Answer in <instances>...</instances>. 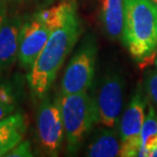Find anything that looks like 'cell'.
<instances>
[{
  "label": "cell",
  "mask_w": 157,
  "mask_h": 157,
  "mask_svg": "<svg viewBox=\"0 0 157 157\" xmlns=\"http://www.w3.org/2000/svg\"><path fill=\"white\" fill-rule=\"evenodd\" d=\"M83 32L78 9L50 34L47 43L28 74V84L33 96L42 100L54 83L65 58Z\"/></svg>",
  "instance_id": "1"
},
{
  "label": "cell",
  "mask_w": 157,
  "mask_h": 157,
  "mask_svg": "<svg viewBox=\"0 0 157 157\" xmlns=\"http://www.w3.org/2000/svg\"><path fill=\"white\" fill-rule=\"evenodd\" d=\"M121 40L135 60L153 54L157 49V4L151 0H124Z\"/></svg>",
  "instance_id": "2"
},
{
  "label": "cell",
  "mask_w": 157,
  "mask_h": 157,
  "mask_svg": "<svg viewBox=\"0 0 157 157\" xmlns=\"http://www.w3.org/2000/svg\"><path fill=\"white\" fill-rule=\"evenodd\" d=\"M67 152L76 154L84 139L98 124V113L94 97L87 92L59 95Z\"/></svg>",
  "instance_id": "3"
},
{
  "label": "cell",
  "mask_w": 157,
  "mask_h": 157,
  "mask_svg": "<svg viewBox=\"0 0 157 157\" xmlns=\"http://www.w3.org/2000/svg\"><path fill=\"white\" fill-rule=\"evenodd\" d=\"M97 43L94 36H87L68 62L61 80L60 94L87 92L95 76Z\"/></svg>",
  "instance_id": "4"
},
{
  "label": "cell",
  "mask_w": 157,
  "mask_h": 157,
  "mask_svg": "<svg viewBox=\"0 0 157 157\" xmlns=\"http://www.w3.org/2000/svg\"><path fill=\"white\" fill-rule=\"evenodd\" d=\"M147 99L141 83L137 85L133 97L122 113L118 124V134L121 140L119 156H139L141 149V130H142Z\"/></svg>",
  "instance_id": "5"
},
{
  "label": "cell",
  "mask_w": 157,
  "mask_h": 157,
  "mask_svg": "<svg viewBox=\"0 0 157 157\" xmlns=\"http://www.w3.org/2000/svg\"><path fill=\"white\" fill-rule=\"evenodd\" d=\"M37 134L41 147L47 154L58 155L64 137L59 96L42 99L37 113Z\"/></svg>",
  "instance_id": "6"
},
{
  "label": "cell",
  "mask_w": 157,
  "mask_h": 157,
  "mask_svg": "<svg viewBox=\"0 0 157 157\" xmlns=\"http://www.w3.org/2000/svg\"><path fill=\"white\" fill-rule=\"evenodd\" d=\"M124 78L119 73L110 71L101 78L94 97L98 113V124L117 128L124 106Z\"/></svg>",
  "instance_id": "7"
},
{
  "label": "cell",
  "mask_w": 157,
  "mask_h": 157,
  "mask_svg": "<svg viewBox=\"0 0 157 157\" xmlns=\"http://www.w3.org/2000/svg\"><path fill=\"white\" fill-rule=\"evenodd\" d=\"M51 32L52 30L35 15L24 21L17 51V59L21 67L29 70L32 67L48 41Z\"/></svg>",
  "instance_id": "8"
},
{
  "label": "cell",
  "mask_w": 157,
  "mask_h": 157,
  "mask_svg": "<svg viewBox=\"0 0 157 157\" xmlns=\"http://www.w3.org/2000/svg\"><path fill=\"white\" fill-rule=\"evenodd\" d=\"M24 18L18 13L7 14L0 29V67H7L17 58Z\"/></svg>",
  "instance_id": "9"
},
{
  "label": "cell",
  "mask_w": 157,
  "mask_h": 157,
  "mask_svg": "<svg viewBox=\"0 0 157 157\" xmlns=\"http://www.w3.org/2000/svg\"><path fill=\"white\" fill-rule=\"evenodd\" d=\"M27 128V117L21 112H14L0 121V157L24 140Z\"/></svg>",
  "instance_id": "10"
},
{
  "label": "cell",
  "mask_w": 157,
  "mask_h": 157,
  "mask_svg": "<svg viewBox=\"0 0 157 157\" xmlns=\"http://www.w3.org/2000/svg\"><path fill=\"white\" fill-rule=\"evenodd\" d=\"M124 0H101L100 21L111 40H121L124 31Z\"/></svg>",
  "instance_id": "11"
},
{
  "label": "cell",
  "mask_w": 157,
  "mask_h": 157,
  "mask_svg": "<svg viewBox=\"0 0 157 157\" xmlns=\"http://www.w3.org/2000/svg\"><path fill=\"white\" fill-rule=\"evenodd\" d=\"M121 140L115 128L104 127L97 132L88 145L86 155L90 157L119 156Z\"/></svg>",
  "instance_id": "12"
},
{
  "label": "cell",
  "mask_w": 157,
  "mask_h": 157,
  "mask_svg": "<svg viewBox=\"0 0 157 157\" xmlns=\"http://www.w3.org/2000/svg\"><path fill=\"white\" fill-rule=\"evenodd\" d=\"M77 10V3L75 0H63L57 4L36 12L35 17L46 24L52 31L67 20L71 12Z\"/></svg>",
  "instance_id": "13"
},
{
  "label": "cell",
  "mask_w": 157,
  "mask_h": 157,
  "mask_svg": "<svg viewBox=\"0 0 157 157\" xmlns=\"http://www.w3.org/2000/svg\"><path fill=\"white\" fill-rule=\"evenodd\" d=\"M157 147V114L152 105L149 106L141 130V149L139 156H149V153Z\"/></svg>",
  "instance_id": "14"
},
{
  "label": "cell",
  "mask_w": 157,
  "mask_h": 157,
  "mask_svg": "<svg viewBox=\"0 0 157 157\" xmlns=\"http://www.w3.org/2000/svg\"><path fill=\"white\" fill-rule=\"evenodd\" d=\"M17 108V94L7 84H0V121L13 113Z\"/></svg>",
  "instance_id": "15"
},
{
  "label": "cell",
  "mask_w": 157,
  "mask_h": 157,
  "mask_svg": "<svg viewBox=\"0 0 157 157\" xmlns=\"http://www.w3.org/2000/svg\"><path fill=\"white\" fill-rule=\"evenodd\" d=\"M145 90L149 99L157 108V68L147 71L145 76Z\"/></svg>",
  "instance_id": "16"
},
{
  "label": "cell",
  "mask_w": 157,
  "mask_h": 157,
  "mask_svg": "<svg viewBox=\"0 0 157 157\" xmlns=\"http://www.w3.org/2000/svg\"><path fill=\"white\" fill-rule=\"evenodd\" d=\"M5 156L8 157H32L33 150L30 141H21L17 146L13 147Z\"/></svg>",
  "instance_id": "17"
},
{
  "label": "cell",
  "mask_w": 157,
  "mask_h": 157,
  "mask_svg": "<svg viewBox=\"0 0 157 157\" xmlns=\"http://www.w3.org/2000/svg\"><path fill=\"white\" fill-rule=\"evenodd\" d=\"M6 0H0V29L4 23L6 17L8 14V6Z\"/></svg>",
  "instance_id": "18"
},
{
  "label": "cell",
  "mask_w": 157,
  "mask_h": 157,
  "mask_svg": "<svg viewBox=\"0 0 157 157\" xmlns=\"http://www.w3.org/2000/svg\"><path fill=\"white\" fill-rule=\"evenodd\" d=\"M156 156H157V148L152 150V151L149 153V157H156Z\"/></svg>",
  "instance_id": "19"
},
{
  "label": "cell",
  "mask_w": 157,
  "mask_h": 157,
  "mask_svg": "<svg viewBox=\"0 0 157 157\" xmlns=\"http://www.w3.org/2000/svg\"><path fill=\"white\" fill-rule=\"evenodd\" d=\"M7 2H12V3H20V2H24L26 0H6Z\"/></svg>",
  "instance_id": "20"
},
{
  "label": "cell",
  "mask_w": 157,
  "mask_h": 157,
  "mask_svg": "<svg viewBox=\"0 0 157 157\" xmlns=\"http://www.w3.org/2000/svg\"><path fill=\"white\" fill-rule=\"evenodd\" d=\"M154 63H155V67L157 68V56H156V58H155V61H154Z\"/></svg>",
  "instance_id": "21"
},
{
  "label": "cell",
  "mask_w": 157,
  "mask_h": 157,
  "mask_svg": "<svg viewBox=\"0 0 157 157\" xmlns=\"http://www.w3.org/2000/svg\"><path fill=\"white\" fill-rule=\"evenodd\" d=\"M151 1H152V2H154L155 4H157V0H151Z\"/></svg>",
  "instance_id": "22"
}]
</instances>
